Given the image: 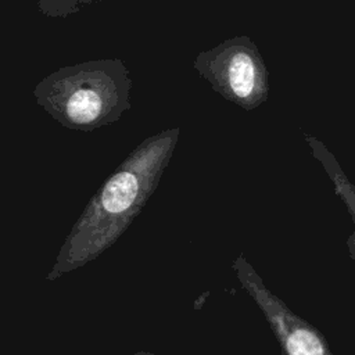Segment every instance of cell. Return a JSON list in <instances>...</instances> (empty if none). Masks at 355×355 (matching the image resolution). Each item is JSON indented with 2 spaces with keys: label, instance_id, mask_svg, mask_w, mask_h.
Wrapping results in <instances>:
<instances>
[{
  "label": "cell",
  "instance_id": "obj_1",
  "mask_svg": "<svg viewBox=\"0 0 355 355\" xmlns=\"http://www.w3.org/2000/svg\"><path fill=\"white\" fill-rule=\"evenodd\" d=\"M194 71L223 98L252 110L269 94V73L257 44L245 35L233 36L197 54Z\"/></svg>",
  "mask_w": 355,
  "mask_h": 355
},
{
  "label": "cell",
  "instance_id": "obj_2",
  "mask_svg": "<svg viewBox=\"0 0 355 355\" xmlns=\"http://www.w3.org/2000/svg\"><path fill=\"white\" fill-rule=\"evenodd\" d=\"M128 94H98L92 90H80L71 94L65 103V118L78 126H89L100 121L107 108L118 110L125 105Z\"/></svg>",
  "mask_w": 355,
  "mask_h": 355
},
{
  "label": "cell",
  "instance_id": "obj_3",
  "mask_svg": "<svg viewBox=\"0 0 355 355\" xmlns=\"http://www.w3.org/2000/svg\"><path fill=\"white\" fill-rule=\"evenodd\" d=\"M287 351L290 355H323L318 337L305 329H298L288 337Z\"/></svg>",
  "mask_w": 355,
  "mask_h": 355
}]
</instances>
